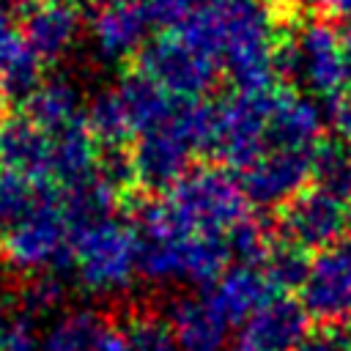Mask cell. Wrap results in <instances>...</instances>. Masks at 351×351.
<instances>
[{
  "label": "cell",
  "instance_id": "ffe728a7",
  "mask_svg": "<svg viewBox=\"0 0 351 351\" xmlns=\"http://www.w3.org/2000/svg\"><path fill=\"white\" fill-rule=\"evenodd\" d=\"M230 351H266V348H263V346H258V343H252L250 337H244V335H241Z\"/></svg>",
  "mask_w": 351,
  "mask_h": 351
},
{
  "label": "cell",
  "instance_id": "52a82bcc",
  "mask_svg": "<svg viewBox=\"0 0 351 351\" xmlns=\"http://www.w3.org/2000/svg\"><path fill=\"white\" fill-rule=\"evenodd\" d=\"M154 11L148 0H96L90 16V36L101 58L137 60L143 47L154 38Z\"/></svg>",
  "mask_w": 351,
  "mask_h": 351
},
{
  "label": "cell",
  "instance_id": "277c9868",
  "mask_svg": "<svg viewBox=\"0 0 351 351\" xmlns=\"http://www.w3.org/2000/svg\"><path fill=\"white\" fill-rule=\"evenodd\" d=\"M134 71L145 74L176 96L203 99V93L217 85L222 66L178 27H165L143 47L134 60Z\"/></svg>",
  "mask_w": 351,
  "mask_h": 351
},
{
  "label": "cell",
  "instance_id": "7a4b0ae2",
  "mask_svg": "<svg viewBox=\"0 0 351 351\" xmlns=\"http://www.w3.org/2000/svg\"><path fill=\"white\" fill-rule=\"evenodd\" d=\"M74 230L66 195L52 192L0 239V263L36 280L52 277L63 263L71 266Z\"/></svg>",
  "mask_w": 351,
  "mask_h": 351
},
{
  "label": "cell",
  "instance_id": "44dd1931",
  "mask_svg": "<svg viewBox=\"0 0 351 351\" xmlns=\"http://www.w3.org/2000/svg\"><path fill=\"white\" fill-rule=\"evenodd\" d=\"M8 326H11V324H5L3 315H0V351L8 348Z\"/></svg>",
  "mask_w": 351,
  "mask_h": 351
},
{
  "label": "cell",
  "instance_id": "2e32d148",
  "mask_svg": "<svg viewBox=\"0 0 351 351\" xmlns=\"http://www.w3.org/2000/svg\"><path fill=\"white\" fill-rule=\"evenodd\" d=\"M107 326H110V318L99 313L71 310L49 326L41 348L44 351H101Z\"/></svg>",
  "mask_w": 351,
  "mask_h": 351
},
{
  "label": "cell",
  "instance_id": "d6986e66",
  "mask_svg": "<svg viewBox=\"0 0 351 351\" xmlns=\"http://www.w3.org/2000/svg\"><path fill=\"white\" fill-rule=\"evenodd\" d=\"M335 118H337V126L351 134V90L335 99Z\"/></svg>",
  "mask_w": 351,
  "mask_h": 351
},
{
  "label": "cell",
  "instance_id": "ba28073f",
  "mask_svg": "<svg viewBox=\"0 0 351 351\" xmlns=\"http://www.w3.org/2000/svg\"><path fill=\"white\" fill-rule=\"evenodd\" d=\"M302 307L318 321H337L351 313V239H340L310 261L302 282Z\"/></svg>",
  "mask_w": 351,
  "mask_h": 351
},
{
  "label": "cell",
  "instance_id": "ac0fdd59",
  "mask_svg": "<svg viewBox=\"0 0 351 351\" xmlns=\"http://www.w3.org/2000/svg\"><path fill=\"white\" fill-rule=\"evenodd\" d=\"M293 351H351V332L343 326H318Z\"/></svg>",
  "mask_w": 351,
  "mask_h": 351
},
{
  "label": "cell",
  "instance_id": "7402d4cb",
  "mask_svg": "<svg viewBox=\"0 0 351 351\" xmlns=\"http://www.w3.org/2000/svg\"><path fill=\"white\" fill-rule=\"evenodd\" d=\"M343 49H346V52H351V30H348V36H346V44H343Z\"/></svg>",
  "mask_w": 351,
  "mask_h": 351
},
{
  "label": "cell",
  "instance_id": "30bf717a",
  "mask_svg": "<svg viewBox=\"0 0 351 351\" xmlns=\"http://www.w3.org/2000/svg\"><path fill=\"white\" fill-rule=\"evenodd\" d=\"M206 302L214 307V313L228 324H244L274 296H280V291L271 285V280L266 277V271L261 266L252 263H233L214 285L206 288Z\"/></svg>",
  "mask_w": 351,
  "mask_h": 351
},
{
  "label": "cell",
  "instance_id": "3957f363",
  "mask_svg": "<svg viewBox=\"0 0 351 351\" xmlns=\"http://www.w3.org/2000/svg\"><path fill=\"white\" fill-rule=\"evenodd\" d=\"M71 266L88 291L112 293L126 288L140 271L137 228L112 214L77 225Z\"/></svg>",
  "mask_w": 351,
  "mask_h": 351
},
{
  "label": "cell",
  "instance_id": "5bb4252c",
  "mask_svg": "<svg viewBox=\"0 0 351 351\" xmlns=\"http://www.w3.org/2000/svg\"><path fill=\"white\" fill-rule=\"evenodd\" d=\"M22 112L41 126L44 132H60L69 129L80 121L88 118V110H82L80 96L71 85L66 82H41L25 101H22Z\"/></svg>",
  "mask_w": 351,
  "mask_h": 351
},
{
  "label": "cell",
  "instance_id": "7c38bea8",
  "mask_svg": "<svg viewBox=\"0 0 351 351\" xmlns=\"http://www.w3.org/2000/svg\"><path fill=\"white\" fill-rule=\"evenodd\" d=\"M307 313L302 302L288 299L285 293L266 302L244 329V337L263 346L266 351H293L307 335Z\"/></svg>",
  "mask_w": 351,
  "mask_h": 351
},
{
  "label": "cell",
  "instance_id": "6da1fadb",
  "mask_svg": "<svg viewBox=\"0 0 351 351\" xmlns=\"http://www.w3.org/2000/svg\"><path fill=\"white\" fill-rule=\"evenodd\" d=\"M143 211L178 233L225 239L228 244L230 233L252 217L247 192L222 165L189 167L173 186L154 195Z\"/></svg>",
  "mask_w": 351,
  "mask_h": 351
},
{
  "label": "cell",
  "instance_id": "8992f818",
  "mask_svg": "<svg viewBox=\"0 0 351 351\" xmlns=\"http://www.w3.org/2000/svg\"><path fill=\"white\" fill-rule=\"evenodd\" d=\"M346 225H348L346 197L324 186H304L280 208V241H288L304 252L324 250L340 241Z\"/></svg>",
  "mask_w": 351,
  "mask_h": 351
},
{
  "label": "cell",
  "instance_id": "cb8c5ba5",
  "mask_svg": "<svg viewBox=\"0 0 351 351\" xmlns=\"http://www.w3.org/2000/svg\"><path fill=\"white\" fill-rule=\"evenodd\" d=\"M348 159H351V154H348Z\"/></svg>",
  "mask_w": 351,
  "mask_h": 351
},
{
  "label": "cell",
  "instance_id": "e0dca14e",
  "mask_svg": "<svg viewBox=\"0 0 351 351\" xmlns=\"http://www.w3.org/2000/svg\"><path fill=\"white\" fill-rule=\"evenodd\" d=\"M129 351H178L173 326L167 315H159L151 307H137L121 321Z\"/></svg>",
  "mask_w": 351,
  "mask_h": 351
},
{
  "label": "cell",
  "instance_id": "5b68a950",
  "mask_svg": "<svg viewBox=\"0 0 351 351\" xmlns=\"http://www.w3.org/2000/svg\"><path fill=\"white\" fill-rule=\"evenodd\" d=\"M277 69L291 71V77L315 93H335L348 74V58L335 33L326 25L313 22L291 38L280 36Z\"/></svg>",
  "mask_w": 351,
  "mask_h": 351
},
{
  "label": "cell",
  "instance_id": "603a6c76",
  "mask_svg": "<svg viewBox=\"0 0 351 351\" xmlns=\"http://www.w3.org/2000/svg\"><path fill=\"white\" fill-rule=\"evenodd\" d=\"M49 3H74V5H77L80 0H49Z\"/></svg>",
  "mask_w": 351,
  "mask_h": 351
},
{
  "label": "cell",
  "instance_id": "4fadbf2b",
  "mask_svg": "<svg viewBox=\"0 0 351 351\" xmlns=\"http://www.w3.org/2000/svg\"><path fill=\"white\" fill-rule=\"evenodd\" d=\"M178 351H222L228 324L214 313L206 296H184L167 307Z\"/></svg>",
  "mask_w": 351,
  "mask_h": 351
},
{
  "label": "cell",
  "instance_id": "8fae6325",
  "mask_svg": "<svg viewBox=\"0 0 351 351\" xmlns=\"http://www.w3.org/2000/svg\"><path fill=\"white\" fill-rule=\"evenodd\" d=\"M44 63L33 55L22 36L19 8L0 0V88L8 99H27L41 85Z\"/></svg>",
  "mask_w": 351,
  "mask_h": 351
},
{
  "label": "cell",
  "instance_id": "9c48e42d",
  "mask_svg": "<svg viewBox=\"0 0 351 351\" xmlns=\"http://www.w3.org/2000/svg\"><path fill=\"white\" fill-rule=\"evenodd\" d=\"M19 25L33 55L41 63H52L74 47L82 27V16L74 3L27 0L19 8Z\"/></svg>",
  "mask_w": 351,
  "mask_h": 351
},
{
  "label": "cell",
  "instance_id": "9a60e30c",
  "mask_svg": "<svg viewBox=\"0 0 351 351\" xmlns=\"http://www.w3.org/2000/svg\"><path fill=\"white\" fill-rule=\"evenodd\" d=\"M52 192H63V189L0 165V239Z\"/></svg>",
  "mask_w": 351,
  "mask_h": 351
}]
</instances>
